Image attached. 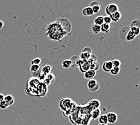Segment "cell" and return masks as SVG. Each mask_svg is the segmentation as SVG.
<instances>
[{
    "label": "cell",
    "mask_w": 140,
    "mask_h": 125,
    "mask_svg": "<svg viewBox=\"0 0 140 125\" xmlns=\"http://www.w3.org/2000/svg\"><path fill=\"white\" fill-rule=\"evenodd\" d=\"M48 37L53 40H58L64 36V31L62 27L58 24L53 23L47 27Z\"/></svg>",
    "instance_id": "cell-1"
},
{
    "label": "cell",
    "mask_w": 140,
    "mask_h": 125,
    "mask_svg": "<svg viewBox=\"0 0 140 125\" xmlns=\"http://www.w3.org/2000/svg\"><path fill=\"white\" fill-rule=\"evenodd\" d=\"M87 87H88V89H89L91 92H95V91H97L99 89L100 84L96 80L92 79H89V81L88 82Z\"/></svg>",
    "instance_id": "cell-2"
},
{
    "label": "cell",
    "mask_w": 140,
    "mask_h": 125,
    "mask_svg": "<svg viewBox=\"0 0 140 125\" xmlns=\"http://www.w3.org/2000/svg\"><path fill=\"white\" fill-rule=\"evenodd\" d=\"M118 11V7L116 4H109L106 6L105 8V13L106 14H110L114 13Z\"/></svg>",
    "instance_id": "cell-3"
},
{
    "label": "cell",
    "mask_w": 140,
    "mask_h": 125,
    "mask_svg": "<svg viewBox=\"0 0 140 125\" xmlns=\"http://www.w3.org/2000/svg\"><path fill=\"white\" fill-rule=\"evenodd\" d=\"M106 115H107V121H108L109 123H111V124L115 123L117 121V119H118L117 114L113 113V112H110V113H107Z\"/></svg>",
    "instance_id": "cell-4"
},
{
    "label": "cell",
    "mask_w": 140,
    "mask_h": 125,
    "mask_svg": "<svg viewBox=\"0 0 140 125\" xmlns=\"http://www.w3.org/2000/svg\"><path fill=\"white\" fill-rule=\"evenodd\" d=\"M112 67V61H106L102 65V69L105 72H110Z\"/></svg>",
    "instance_id": "cell-5"
},
{
    "label": "cell",
    "mask_w": 140,
    "mask_h": 125,
    "mask_svg": "<svg viewBox=\"0 0 140 125\" xmlns=\"http://www.w3.org/2000/svg\"><path fill=\"white\" fill-rule=\"evenodd\" d=\"M96 75V72L94 70L89 69L84 73L85 78L87 79H92L94 78Z\"/></svg>",
    "instance_id": "cell-6"
},
{
    "label": "cell",
    "mask_w": 140,
    "mask_h": 125,
    "mask_svg": "<svg viewBox=\"0 0 140 125\" xmlns=\"http://www.w3.org/2000/svg\"><path fill=\"white\" fill-rule=\"evenodd\" d=\"M130 30V27H123L120 31V37L123 40H126V36L127 34Z\"/></svg>",
    "instance_id": "cell-7"
},
{
    "label": "cell",
    "mask_w": 140,
    "mask_h": 125,
    "mask_svg": "<svg viewBox=\"0 0 140 125\" xmlns=\"http://www.w3.org/2000/svg\"><path fill=\"white\" fill-rule=\"evenodd\" d=\"M109 16L111 17L112 21L118 22L121 19V12H119V11H117V12L110 14Z\"/></svg>",
    "instance_id": "cell-8"
},
{
    "label": "cell",
    "mask_w": 140,
    "mask_h": 125,
    "mask_svg": "<svg viewBox=\"0 0 140 125\" xmlns=\"http://www.w3.org/2000/svg\"><path fill=\"white\" fill-rule=\"evenodd\" d=\"M4 100L7 103L9 107L12 106L14 102V99L13 98V96L11 95V94H7V95L4 96Z\"/></svg>",
    "instance_id": "cell-9"
},
{
    "label": "cell",
    "mask_w": 140,
    "mask_h": 125,
    "mask_svg": "<svg viewBox=\"0 0 140 125\" xmlns=\"http://www.w3.org/2000/svg\"><path fill=\"white\" fill-rule=\"evenodd\" d=\"M82 14L83 15L85 16H91L94 14V12H93L92 7H86L82 10Z\"/></svg>",
    "instance_id": "cell-10"
},
{
    "label": "cell",
    "mask_w": 140,
    "mask_h": 125,
    "mask_svg": "<svg viewBox=\"0 0 140 125\" xmlns=\"http://www.w3.org/2000/svg\"><path fill=\"white\" fill-rule=\"evenodd\" d=\"M79 69L80 72H83V73H85L88 70H89V65L87 61H85L83 63L79 66Z\"/></svg>",
    "instance_id": "cell-11"
},
{
    "label": "cell",
    "mask_w": 140,
    "mask_h": 125,
    "mask_svg": "<svg viewBox=\"0 0 140 125\" xmlns=\"http://www.w3.org/2000/svg\"><path fill=\"white\" fill-rule=\"evenodd\" d=\"M89 105L92 107L93 110H95V109L99 108L100 106V103L99 100H97V99H93L89 102Z\"/></svg>",
    "instance_id": "cell-12"
},
{
    "label": "cell",
    "mask_w": 140,
    "mask_h": 125,
    "mask_svg": "<svg viewBox=\"0 0 140 125\" xmlns=\"http://www.w3.org/2000/svg\"><path fill=\"white\" fill-rule=\"evenodd\" d=\"M91 54L89 52H86V51H82L81 54L79 56V58L81 60L88 61L91 57Z\"/></svg>",
    "instance_id": "cell-13"
},
{
    "label": "cell",
    "mask_w": 140,
    "mask_h": 125,
    "mask_svg": "<svg viewBox=\"0 0 140 125\" xmlns=\"http://www.w3.org/2000/svg\"><path fill=\"white\" fill-rule=\"evenodd\" d=\"M100 114H101V111L100 110H99V108L93 110L92 111V113H91L92 119L96 120L97 119V118H99L100 115Z\"/></svg>",
    "instance_id": "cell-14"
},
{
    "label": "cell",
    "mask_w": 140,
    "mask_h": 125,
    "mask_svg": "<svg viewBox=\"0 0 140 125\" xmlns=\"http://www.w3.org/2000/svg\"><path fill=\"white\" fill-rule=\"evenodd\" d=\"M91 31L94 34H98L101 32V27L100 25L93 24L91 27Z\"/></svg>",
    "instance_id": "cell-15"
},
{
    "label": "cell",
    "mask_w": 140,
    "mask_h": 125,
    "mask_svg": "<svg viewBox=\"0 0 140 125\" xmlns=\"http://www.w3.org/2000/svg\"><path fill=\"white\" fill-rule=\"evenodd\" d=\"M62 67L65 69H68L72 65V61L70 59H66L64 60L62 63Z\"/></svg>",
    "instance_id": "cell-16"
},
{
    "label": "cell",
    "mask_w": 140,
    "mask_h": 125,
    "mask_svg": "<svg viewBox=\"0 0 140 125\" xmlns=\"http://www.w3.org/2000/svg\"><path fill=\"white\" fill-rule=\"evenodd\" d=\"M101 31L104 33H108L111 30V26L109 24H106L103 23L100 26Z\"/></svg>",
    "instance_id": "cell-17"
},
{
    "label": "cell",
    "mask_w": 140,
    "mask_h": 125,
    "mask_svg": "<svg viewBox=\"0 0 140 125\" xmlns=\"http://www.w3.org/2000/svg\"><path fill=\"white\" fill-rule=\"evenodd\" d=\"M104 16H98L94 19V24L101 26L104 23Z\"/></svg>",
    "instance_id": "cell-18"
},
{
    "label": "cell",
    "mask_w": 140,
    "mask_h": 125,
    "mask_svg": "<svg viewBox=\"0 0 140 125\" xmlns=\"http://www.w3.org/2000/svg\"><path fill=\"white\" fill-rule=\"evenodd\" d=\"M99 121L100 123H101V124H107L108 123V121H107V118L106 114H102L100 115L99 117Z\"/></svg>",
    "instance_id": "cell-19"
},
{
    "label": "cell",
    "mask_w": 140,
    "mask_h": 125,
    "mask_svg": "<svg viewBox=\"0 0 140 125\" xmlns=\"http://www.w3.org/2000/svg\"><path fill=\"white\" fill-rule=\"evenodd\" d=\"M136 36L133 34L132 32L130 30L129 31V32L127 34L126 36V40L127 41H132L133 40H134L135 37H136Z\"/></svg>",
    "instance_id": "cell-20"
},
{
    "label": "cell",
    "mask_w": 140,
    "mask_h": 125,
    "mask_svg": "<svg viewBox=\"0 0 140 125\" xmlns=\"http://www.w3.org/2000/svg\"><path fill=\"white\" fill-rule=\"evenodd\" d=\"M100 68V64L99 62L96 61L89 65V69L91 70H94L95 71H97Z\"/></svg>",
    "instance_id": "cell-21"
},
{
    "label": "cell",
    "mask_w": 140,
    "mask_h": 125,
    "mask_svg": "<svg viewBox=\"0 0 140 125\" xmlns=\"http://www.w3.org/2000/svg\"><path fill=\"white\" fill-rule=\"evenodd\" d=\"M139 27H140L139 19H135V20H132L130 24V27H138V28H139Z\"/></svg>",
    "instance_id": "cell-22"
},
{
    "label": "cell",
    "mask_w": 140,
    "mask_h": 125,
    "mask_svg": "<svg viewBox=\"0 0 140 125\" xmlns=\"http://www.w3.org/2000/svg\"><path fill=\"white\" fill-rule=\"evenodd\" d=\"M120 71V67H113L112 68V69L111 70L110 73H111V74L112 75H117L118 74Z\"/></svg>",
    "instance_id": "cell-23"
},
{
    "label": "cell",
    "mask_w": 140,
    "mask_h": 125,
    "mask_svg": "<svg viewBox=\"0 0 140 125\" xmlns=\"http://www.w3.org/2000/svg\"><path fill=\"white\" fill-rule=\"evenodd\" d=\"M130 30L132 32V33L134 34L136 36H137L139 34V33H140L139 28H138V27H130Z\"/></svg>",
    "instance_id": "cell-24"
},
{
    "label": "cell",
    "mask_w": 140,
    "mask_h": 125,
    "mask_svg": "<svg viewBox=\"0 0 140 125\" xmlns=\"http://www.w3.org/2000/svg\"><path fill=\"white\" fill-rule=\"evenodd\" d=\"M51 70V67L50 66H45L42 68V72H43L42 73H44V74H48V73H50Z\"/></svg>",
    "instance_id": "cell-25"
},
{
    "label": "cell",
    "mask_w": 140,
    "mask_h": 125,
    "mask_svg": "<svg viewBox=\"0 0 140 125\" xmlns=\"http://www.w3.org/2000/svg\"><path fill=\"white\" fill-rule=\"evenodd\" d=\"M39 69H40V65H31V67H30V71L32 72H38Z\"/></svg>",
    "instance_id": "cell-26"
},
{
    "label": "cell",
    "mask_w": 140,
    "mask_h": 125,
    "mask_svg": "<svg viewBox=\"0 0 140 125\" xmlns=\"http://www.w3.org/2000/svg\"><path fill=\"white\" fill-rule=\"evenodd\" d=\"M41 63V60L39 58H35L33 59L31 62V65H40Z\"/></svg>",
    "instance_id": "cell-27"
},
{
    "label": "cell",
    "mask_w": 140,
    "mask_h": 125,
    "mask_svg": "<svg viewBox=\"0 0 140 125\" xmlns=\"http://www.w3.org/2000/svg\"><path fill=\"white\" fill-rule=\"evenodd\" d=\"M8 107H9V106H8L7 103H6L4 100L1 101V102H0V109H1V110H6Z\"/></svg>",
    "instance_id": "cell-28"
},
{
    "label": "cell",
    "mask_w": 140,
    "mask_h": 125,
    "mask_svg": "<svg viewBox=\"0 0 140 125\" xmlns=\"http://www.w3.org/2000/svg\"><path fill=\"white\" fill-rule=\"evenodd\" d=\"M112 66L115 67H120L121 66V61L118 60H114L112 61Z\"/></svg>",
    "instance_id": "cell-29"
},
{
    "label": "cell",
    "mask_w": 140,
    "mask_h": 125,
    "mask_svg": "<svg viewBox=\"0 0 140 125\" xmlns=\"http://www.w3.org/2000/svg\"><path fill=\"white\" fill-rule=\"evenodd\" d=\"M100 9H101L100 6H95L92 7V9L94 14L98 13L100 12Z\"/></svg>",
    "instance_id": "cell-30"
},
{
    "label": "cell",
    "mask_w": 140,
    "mask_h": 125,
    "mask_svg": "<svg viewBox=\"0 0 140 125\" xmlns=\"http://www.w3.org/2000/svg\"><path fill=\"white\" fill-rule=\"evenodd\" d=\"M104 23L106 24H109V25H110L111 24V22H112V20H111V17L109 16H104Z\"/></svg>",
    "instance_id": "cell-31"
},
{
    "label": "cell",
    "mask_w": 140,
    "mask_h": 125,
    "mask_svg": "<svg viewBox=\"0 0 140 125\" xmlns=\"http://www.w3.org/2000/svg\"><path fill=\"white\" fill-rule=\"evenodd\" d=\"M100 6V3L98 1H92L91 3H90V4L89 5V7H92L93 6Z\"/></svg>",
    "instance_id": "cell-32"
},
{
    "label": "cell",
    "mask_w": 140,
    "mask_h": 125,
    "mask_svg": "<svg viewBox=\"0 0 140 125\" xmlns=\"http://www.w3.org/2000/svg\"><path fill=\"white\" fill-rule=\"evenodd\" d=\"M4 94L0 93V102H1V101L4 100Z\"/></svg>",
    "instance_id": "cell-33"
},
{
    "label": "cell",
    "mask_w": 140,
    "mask_h": 125,
    "mask_svg": "<svg viewBox=\"0 0 140 125\" xmlns=\"http://www.w3.org/2000/svg\"><path fill=\"white\" fill-rule=\"evenodd\" d=\"M4 25V22L2 21V20H0V29H2Z\"/></svg>",
    "instance_id": "cell-34"
},
{
    "label": "cell",
    "mask_w": 140,
    "mask_h": 125,
    "mask_svg": "<svg viewBox=\"0 0 140 125\" xmlns=\"http://www.w3.org/2000/svg\"><path fill=\"white\" fill-rule=\"evenodd\" d=\"M98 125H106V124H101V123H99Z\"/></svg>",
    "instance_id": "cell-35"
}]
</instances>
